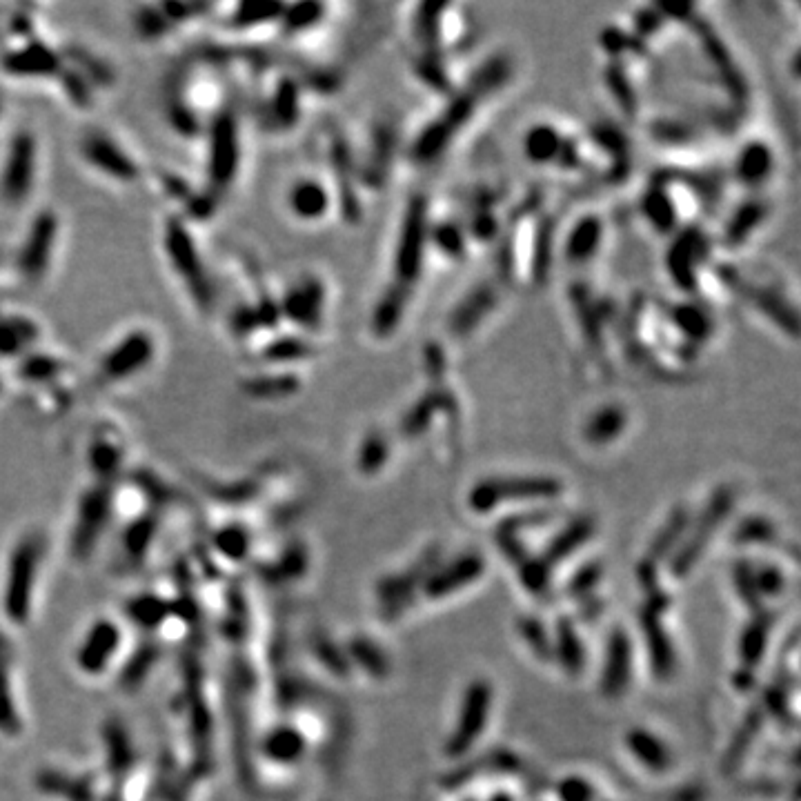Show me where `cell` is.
Here are the masks:
<instances>
[{
	"instance_id": "obj_1",
	"label": "cell",
	"mask_w": 801,
	"mask_h": 801,
	"mask_svg": "<svg viewBox=\"0 0 801 801\" xmlns=\"http://www.w3.org/2000/svg\"><path fill=\"white\" fill-rule=\"evenodd\" d=\"M425 201L414 199L408 205L405 219L401 225V236L397 245V256H394V281L383 292L381 301L372 316V328L381 336L397 330L403 319L405 303L412 296L414 285L419 281L421 265H423V247L428 232H425Z\"/></svg>"
},
{
	"instance_id": "obj_2",
	"label": "cell",
	"mask_w": 801,
	"mask_h": 801,
	"mask_svg": "<svg viewBox=\"0 0 801 801\" xmlns=\"http://www.w3.org/2000/svg\"><path fill=\"white\" fill-rule=\"evenodd\" d=\"M510 74V65L503 58L497 61H490L486 67L479 69V74H474L470 78V83L466 89L452 98L448 110H445L439 118H434L430 127H425L421 136L414 143V156L419 161L428 163L434 156L441 154L445 147L450 145L452 136L461 130V125H466L470 118L477 112V105L483 101H488L490 94L497 92Z\"/></svg>"
},
{
	"instance_id": "obj_3",
	"label": "cell",
	"mask_w": 801,
	"mask_h": 801,
	"mask_svg": "<svg viewBox=\"0 0 801 801\" xmlns=\"http://www.w3.org/2000/svg\"><path fill=\"white\" fill-rule=\"evenodd\" d=\"M163 243L167 261H170L178 279L183 281V288L192 296L196 308L201 312H210L214 308V288L192 234L187 232V227L181 221L172 219L165 225Z\"/></svg>"
},
{
	"instance_id": "obj_4",
	"label": "cell",
	"mask_w": 801,
	"mask_h": 801,
	"mask_svg": "<svg viewBox=\"0 0 801 801\" xmlns=\"http://www.w3.org/2000/svg\"><path fill=\"white\" fill-rule=\"evenodd\" d=\"M561 492V481L552 477H497L477 483L468 501L474 512H490L508 501H548Z\"/></svg>"
},
{
	"instance_id": "obj_5",
	"label": "cell",
	"mask_w": 801,
	"mask_h": 801,
	"mask_svg": "<svg viewBox=\"0 0 801 801\" xmlns=\"http://www.w3.org/2000/svg\"><path fill=\"white\" fill-rule=\"evenodd\" d=\"M735 506V492L733 488H719L715 492V497L708 501V506L704 512L699 514V519L692 528L690 537L684 541V546L679 548V552L672 559V575L675 577H686L690 568L704 555L710 539L715 537V532L721 528V523L726 521L728 512Z\"/></svg>"
},
{
	"instance_id": "obj_6",
	"label": "cell",
	"mask_w": 801,
	"mask_h": 801,
	"mask_svg": "<svg viewBox=\"0 0 801 801\" xmlns=\"http://www.w3.org/2000/svg\"><path fill=\"white\" fill-rule=\"evenodd\" d=\"M241 165V138L239 123L234 114L223 112L216 118L207 147V176L216 192L225 190L234 183V176Z\"/></svg>"
},
{
	"instance_id": "obj_7",
	"label": "cell",
	"mask_w": 801,
	"mask_h": 801,
	"mask_svg": "<svg viewBox=\"0 0 801 801\" xmlns=\"http://www.w3.org/2000/svg\"><path fill=\"white\" fill-rule=\"evenodd\" d=\"M156 341L147 330H132L114 343L98 365V379L105 383H121L136 377L154 361Z\"/></svg>"
},
{
	"instance_id": "obj_8",
	"label": "cell",
	"mask_w": 801,
	"mask_h": 801,
	"mask_svg": "<svg viewBox=\"0 0 801 801\" xmlns=\"http://www.w3.org/2000/svg\"><path fill=\"white\" fill-rule=\"evenodd\" d=\"M36 176V141L27 130L14 134L0 174V196L9 205H21L29 199Z\"/></svg>"
},
{
	"instance_id": "obj_9",
	"label": "cell",
	"mask_w": 801,
	"mask_h": 801,
	"mask_svg": "<svg viewBox=\"0 0 801 801\" xmlns=\"http://www.w3.org/2000/svg\"><path fill=\"white\" fill-rule=\"evenodd\" d=\"M490 704H492V688L488 681L479 679L468 686L466 695H463L457 726H454V733L448 739L445 753H448L450 757H459L463 753H468L474 741L479 739L483 728H486V724H488Z\"/></svg>"
},
{
	"instance_id": "obj_10",
	"label": "cell",
	"mask_w": 801,
	"mask_h": 801,
	"mask_svg": "<svg viewBox=\"0 0 801 801\" xmlns=\"http://www.w3.org/2000/svg\"><path fill=\"white\" fill-rule=\"evenodd\" d=\"M81 154L87 165H92L96 172L114 178V181L134 183L138 174H141L127 150L118 145L116 138L101 130H92L83 136Z\"/></svg>"
},
{
	"instance_id": "obj_11",
	"label": "cell",
	"mask_w": 801,
	"mask_h": 801,
	"mask_svg": "<svg viewBox=\"0 0 801 801\" xmlns=\"http://www.w3.org/2000/svg\"><path fill=\"white\" fill-rule=\"evenodd\" d=\"M58 219L54 212H41L29 225L21 256H18V270L27 281H41L49 270L52 252L56 245Z\"/></svg>"
},
{
	"instance_id": "obj_12",
	"label": "cell",
	"mask_w": 801,
	"mask_h": 801,
	"mask_svg": "<svg viewBox=\"0 0 801 801\" xmlns=\"http://www.w3.org/2000/svg\"><path fill=\"white\" fill-rule=\"evenodd\" d=\"M666 603V597L661 592H655L648 599L644 612H641V628H644V635L648 639L650 666L655 670L657 679H670L672 672H675V650H672L664 619H661Z\"/></svg>"
},
{
	"instance_id": "obj_13",
	"label": "cell",
	"mask_w": 801,
	"mask_h": 801,
	"mask_svg": "<svg viewBox=\"0 0 801 801\" xmlns=\"http://www.w3.org/2000/svg\"><path fill=\"white\" fill-rule=\"evenodd\" d=\"M325 305V288L314 276H305L299 283H294L283 296V314L296 325L314 330L321 325Z\"/></svg>"
},
{
	"instance_id": "obj_14",
	"label": "cell",
	"mask_w": 801,
	"mask_h": 801,
	"mask_svg": "<svg viewBox=\"0 0 801 801\" xmlns=\"http://www.w3.org/2000/svg\"><path fill=\"white\" fill-rule=\"evenodd\" d=\"M483 568H486V561H483V557L474 555V552H468V555L450 561L445 568L432 570L430 577L423 583V592L430 599L450 597L457 590L466 588V586H470V583L477 581L483 575Z\"/></svg>"
},
{
	"instance_id": "obj_15",
	"label": "cell",
	"mask_w": 801,
	"mask_h": 801,
	"mask_svg": "<svg viewBox=\"0 0 801 801\" xmlns=\"http://www.w3.org/2000/svg\"><path fill=\"white\" fill-rule=\"evenodd\" d=\"M632 672V646L626 630L615 628L608 639L606 661L601 672V690L606 697H619L626 692Z\"/></svg>"
},
{
	"instance_id": "obj_16",
	"label": "cell",
	"mask_w": 801,
	"mask_h": 801,
	"mask_svg": "<svg viewBox=\"0 0 801 801\" xmlns=\"http://www.w3.org/2000/svg\"><path fill=\"white\" fill-rule=\"evenodd\" d=\"M3 67L7 69V74L18 78H47L61 74L63 63L54 49L34 41L9 52L3 58Z\"/></svg>"
},
{
	"instance_id": "obj_17",
	"label": "cell",
	"mask_w": 801,
	"mask_h": 801,
	"mask_svg": "<svg viewBox=\"0 0 801 801\" xmlns=\"http://www.w3.org/2000/svg\"><path fill=\"white\" fill-rule=\"evenodd\" d=\"M686 528H688V512H686V508L672 510L668 521L664 523V528L657 532V537L652 539V543H650L648 559L639 566L641 581H646V579H650L652 575H655V566L661 559H666L670 555L672 548L677 546V541L684 537Z\"/></svg>"
},
{
	"instance_id": "obj_18",
	"label": "cell",
	"mask_w": 801,
	"mask_h": 801,
	"mask_svg": "<svg viewBox=\"0 0 801 801\" xmlns=\"http://www.w3.org/2000/svg\"><path fill=\"white\" fill-rule=\"evenodd\" d=\"M330 207V194L314 178H303L290 190V210L301 221H319Z\"/></svg>"
},
{
	"instance_id": "obj_19",
	"label": "cell",
	"mask_w": 801,
	"mask_h": 801,
	"mask_svg": "<svg viewBox=\"0 0 801 801\" xmlns=\"http://www.w3.org/2000/svg\"><path fill=\"white\" fill-rule=\"evenodd\" d=\"M628 750L639 764H644L652 773H666L672 766V755L668 746L644 728H632L626 735Z\"/></svg>"
},
{
	"instance_id": "obj_20",
	"label": "cell",
	"mask_w": 801,
	"mask_h": 801,
	"mask_svg": "<svg viewBox=\"0 0 801 801\" xmlns=\"http://www.w3.org/2000/svg\"><path fill=\"white\" fill-rule=\"evenodd\" d=\"M592 532H595V521L588 517H581V519H575L572 523H568V526L563 528L557 537L546 546V552H543V563L550 568V566H557V563H561L563 559H568L570 555H575L583 543L592 537Z\"/></svg>"
},
{
	"instance_id": "obj_21",
	"label": "cell",
	"mask_w": 801,
	"mask_h": 801,
	"mask_svg": "<svg viewBox=\"0 0 801 801\" xmlns=\"http://www.w3.org/2000/svg\"><path fill=\"white\" fill-rule=\"evenodd\" d=\"M434 563H437V550H428L417 563H414L412 568L401 572V575H394V577L385 579L381 583L383 599L390 601V603H397V601L408 597L410 592L419 586V583H425V579L430 577Z\"/></svg>"
},
{
	"instance_id": "obj_22",
	"label": "cell",
	"mask_w": 801,
	"mask_h": 801,
	"mask_svg": "<svg viewBox=\"0 0 801 801\" xmlns=\"http://www.w3.org/2000/svg\"><path fill=\"white\" fill-rule=\"evenodd\" d=\"M770 630H773V615L766 610H759L753 621H750L744 632H741L739 639V657L744 668H755L761 657H764Z\"/></svg>"
},
{
	"instance_id": "obj_23",
	"label": "cell",
	"mask_w": 801,
	"mask_h": 801,
	"mask_svg": "<svg viewBox=\"0 0 801 801\" xmlns=\"http://www.w3.org/2000/svg\"><path fill=\"white\" fill-rule=\"evenodd\" d=\"M761 724H764V710L753 708L744 717V721L739 724L733 741H730L726 757H724V773H735V770L741 766V761L746 759L748 750L755 744Z\"/></svg>"
},
{
	"instance_id": "obj_24",
	"label": "cell",
	"mask_w": 801,
	"mask_h": 801,
	"mask_svg": "<svg viewBox=\"0 0 801 801\" xmlns=\"http://www.w3.org/2000/svg\"><path fill=\"white\" fill-rule=\"evenodd\" d=\"M555 652L559 664L563 666V670L568 672V675H579L583 670V664H586V652H583V644H581V637L577 628L572 626V621L568 619H559L557 623V641H555Z\"/></svg>"
},
{
	"instance_id": "obj_25",
	"label": "cell",
	"mask_w": 801,
	"mask_h": 801,
	"mask_svg": "<svg viewBox=\"0 0 801 801\" xmlns=\"http://www.w3.org/2000/svg\"><path fill=\"white\" fill-rule=\"evenodd\" d=\"M770 170H773V154H770L766 145L750 143L744 147L737 161L739 181H744L746 185H759L766 181Z\"/></svg>"
},
{
	"instance_id": "obj_26",
	"label": "cell",
	"mask_w": 801,
	"mask_h": 801,
	"mask_svg": "<svg viewBox=\"0 0 801 801\" xmlns=\"http://www.w3.org/2000/svg\"><path fill=\"white\" fill-rule=\"evenodd\" d=\"M494 301H497V296H494V292L490 288L474 290L466 299V303H461V308L454 312L452 328L459 334L474 330L483 316H486L494 308Z\"/></svg>"
},
{
	"instance_id": "obj_27",
	"label": "cell",
	"mask_w": 801,
	"mask_h": 801,
	"mask_svg": "<svg viewBox=\"0 0 801 801\" xmlns=\"http://www.w3.org/2000/svg\"><path fill=\"white\" fill-rule=\"evenodd\" d=\"M601 243V223L597 219H583L570 232L566 243V254L572 261H588L597 254Z\"/></svg>"
},
{
	"instance_id": "obj_28",
	"label": "cell",
	"mask_w": 801,
	"mask_h": 801,
	"mask_svg": "<svg viewBox=\"0 0 801 801\" xmlns=\"http://www.w3.org/2000/svg\"><path fill=\"white\" fill-rule=\"evenodd\" d=\"M566 150V141L552 127H534L526 138V152L532 163H555Z\"/></svg>"
},
{
	"instance_id": "obj_29",
	"label": "cell",
	"mask_w": 801,
	"mask_h": 801,
	"mask_svg": "<svg viewBox=\"0 0 801 801\" xmlns=\"http://www.w3.org/2000/svg\"><path fill=\"white\" fill-rule=\"evenodd\" d=\"M299 379L292 377V374H270V377H256L245 383V394H250L254 399H285L299 390Z\"/></svg>"
},
{
	"instance_id": "obj_30",
	"label": "cell",
	"mask_w": 801,
	"mask_h": 801,
	"mask_svg": "<svg viewBox=\"0 0 801 801\" xmlns=\"http://www.w3.org/2000/svg\"><path fill=\"white\" fill-rule=\"evenodd\" d=\"M36 325L27 319H0V354L16 356L25 352L36 336Z\"/></svg>"
},
{
	"instance_id": "obj_31",
	"label": "cell",
	"mask_w": 801,
	"mask_h": 801,
	"mask_svg": "<svg viewBox=\"0 0 801 801\" xmlns=\"http://www.w3.org/2000/svg\"><path fill=\"white\" fill-rule=\"evenodd\" d=\"M623 425H626V414L621 412V408H603L590 419L586 437L590 443H608L619 437Z\"/></svg>"
},
{
	"instance_id": "obj_32",
	"label": "cell",
	"mask_w": 801,
	"mask_h": 801,
	"mask_svg": "<svg viewBox=\"0 0 801 801\" xmlns=\"http://www.w3.org/2000/svg\"><path fill=\"white\" fill-rule=\"evenodd\" d=\"M272 114L281 127H290L296 121V116H299V87L292 81H281L276 87Z\"/></svg>"
},
{
	"instance_id": "obj_33",
	"label": "cell",
	"mask_w": 801,
	"mask_h": 801,
	"mask_svg": "<svg viewBox=\"0 0 801 801\" xmlns=\"http://www.w3.org/2000/svg\"><path fill=\"white\" fill-rule=\"evenodd\" d=\"M519 630L523 639H526V644L530 646V650L537 655L541 661H550L555 657V652H552V641L548 637L546 628H543V623L534 617H523L519 621Z\"/></svg>"
},
{
	"instance_id": "obj_34",
	"label": "cell",
	"mask_w": 801,
	"mask_h": 801,
	"mask_svg": "<svg viewBox=\"0 0 801 801\" xmlns=\"http://www.w3.org/2000/svg\"><path fill=\"white\" fill-rule=\"evenodd\" d=\"M283 7L281 5H261V3H245L236 7V12L232 16V25L239 29L256 27L267 21H274V18H281Z\"/></svg>"
},
{
	"instance_id": "obj_35",
	"label": "cell",
	"mask_w": 801,
	"mask_h": 801,
	"mask_svg": "<svg viewBox=\"0 0 801 801\" xmlns=\"http://www.w3.org/2000/svg\"><path fill=\"white\" fill-rule=\"evenodd\" d=\"M312 348L301 339H294V336H285L281 341H274L267 345L263 350V359H270L274 363H290L299 359H308V354Z\"/></svg>"
},
{
	"instance_id": "obj_36",
	"label": "cell",
	"mask_w": 801,
	"mask_h": 801,
	"mask_svg": "<svg viewBox=\"0 0 801 801\" xmlns=\"http://www.w3.org/2000/svg\"><path fill=\"white\" fill-rule=\"evenodd\" d=\"M517 568H519L523 586H526L532 595H541V592L548 588L550 572H548L546 563H543V559H532L530 555H526L517 563Z\"/></svg>"
},
{
	"instance_id": "obj_37",
	"label": "cell",
	"mask_w": 801,
	"mask_h": 801,
	"mask_svg": "<svg viewBox=\"0 0 801 801\" xmlns=\"http://www.w3.org/2000/svg\"><path fill=\"white\" fill-rule=\"evenodd\" d=\"M321 14H323L321 5H294V7H283L281 21L290 32H301V29H308L319 21Z\"/></svg>"
},
{
	"instance_id": "obj_38",
	"label": "cell",
	"mask_w": 801,
	"mask_h": 801,
	"mask_svg": "<svg viewBox=\"0 0 801 801\" xmlns=\"http://www.w3.org/2000/svg\"><path fill=\"white\" fill-rule=\"evenodd\" d=\"M646 212L650 216V221L659 225L661 230H666V227L675 225L677 221V214L672 210V201L666 192H650L648 194V203H646Z\"/></svg>"
},
{
	"instance_id": "obj_39",
	"label": "cell",
	"mask_w": 801,
	"mask_h": 801,
	"mask_svg": "<svg viewBox=\"0 0 801 801\" xmlns=\"http://www.w3.org/2000/svg\"><path fill=\"white\" fill-rule=\"evenodd\" d=\"M735 586L739 597L744 599L748 606L759 608V590H757V581H755V568L750 566L748 561H739L735 563Z\"/></svg>"
},
{
	"instance_id": "obj_40",
	"label": "cell",
	"mask_w": 801,
	"mask_h": 801,
	"mask_svg": "<svg viewBox=\"0 0 801 801\" xmlns=\"http://www.w3.org/2000/svg\"><path fill=\"white\" fill-rule=\"evenodd\" d=\"M388 459V443L381 434H370L361 448V468L365 472H377Z\"/></svg>"
},
{
	"instance_id": "obj_41",
	"label": "cell",
	"mask_w": 801,
	"mask_h": 801,
	"mask_svg": "<svg viewBox=\"0 0 801 801\" xmlns=\"http://www.w3.org/2000/svg\"><path fill=\"white\" fill-rule=\"evenodd\" d=\"M735 539L739 543H770L775 539V528L766 519H748L737 528Z\"/></svg>"
},
{
	"instance_id": "obj_42",
	"label": "cell",
	"mask_w": 801,
	"mask_h": 801,
	"mask_svg": "<svg viewBox=\"0 0 801 801\" xmlns=\"http://www.w3.org/2000/svg\"><path fill=\"white\" fill-rule=\"evenodd\" d=\"M761 216H764V210H761V207L755 203H748L741 207V210L737 212L735 223L728 225V239L744 241L750 234V230H753V227L761 221Z\"/></svg>"
},
{
	"instance_id": "obj_43",
	"label": "cell",
	"mask_w": 801,
	"mask_h": 801,
	"mask_svg": "<svg viewBox=\"0 0 801 801\" xmlns=\"http://www.w3.org/2000/svg\"><path fill=\"white\" fill-rule=\"evenodd\" d=\"M603 575V570L597 561L586 563L575 577L568 581V595L572 597H586L588 592L597 586L599 579Z\"/></svg>"
},
{
	"instance_id": "obj_44",
	"label": "cell",
	"mask_w": 801,
	"mask_h": 801,
	"mask_svg": "<svg viewBox=\"0 0 801 801\" xmlns=\"http://www.w3.org/2000/svg\"><path fill=\"white\" fill-rule=\"evenodd\" d=\"M136 27L143 36H158V34H163L167 27H170V21H167L165 14L161 12V7H154V9L145 7L138 12Z\"/></svg>"
},
{
	"instance_id": "obj_45",
	"label": "cell",
	"mask_w": 801,
	"mask_h": 801,
	"mask_svg": "<svg viewBox=\"0 0 801 801\" xmlns=\"http://www.w3.org/2000/svg\"><path fill=\"white\" fill-rule=\"evenodd\" d=\"M559 799L561 801H592L595 799V790L581 777H566L559 784Z\"/></svg>"
},
{
	"instance_id": "obj_46",
	"label": "cell",
	"mask_w": 801,
	"mask_h": 801,
	"mask_svg": "<svg viewBox=\"0 0 801 801\" xmlns=\"http://www.w3.org/2000/svg\"><path fill=\"white\" fill-rule=\"evenodd\" d=\"M755 581L759 595L766 597L779 595L781 588H784V575L775 566H761L759 570H755Z\"/></svg>"
},
{
	"instance_id": "obj_47",
	"label": "cell",
	"mask_w": 801,
	"mask_h": 801,
	"mask_svg": "<svg viewBox=\"0 0 801 801\" xmlns=\"http://www.w3.org/2000/svg\"><path fill=\"white\" fill-rule=\"evenodd\" d=\"M58 372V361L47 356H36L23 365V377L29 381H47Z\"/></svg>"
},
{
	"instance_id": "obj_48",
	"label": "cell",
	"mask_w": 801,
	"mask_h": 801,
	"mask_svg": "<svg viewBox=\"0 0 801 801\" xmlns=\"http://www.w3.org/2000/svg\"><path fill=\"white\" fill-rule=\"evenodd\" d=\"M492 801H512V799H510L508 795H497V797H494Z\"/></svg>"
},
{
	"instance_id": "obj_49",
	"label": "cell",
	"mask_w": 801,
	"mask_h": 801,
	"mask_svg": "<svg viewBox=\"0 0 801 801\" xmlns=\"http://www.w3.org/2000/svg\"><path fill=\"white\" fill-rule=\"evenodd\" d=\"M0 114H3V98H0Z\"/></svg>"
}]
</instances>
